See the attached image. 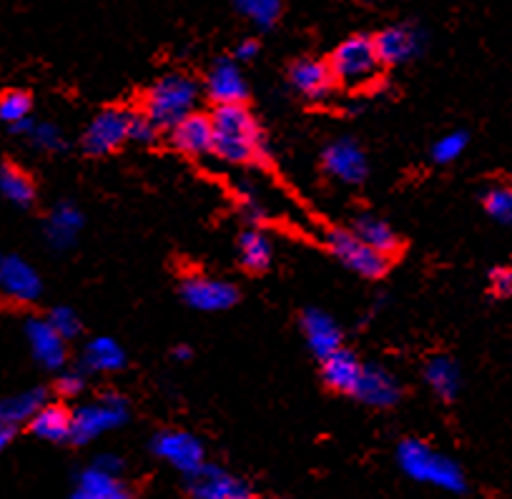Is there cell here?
Here are the masks:
<instances>
[{"label": "cell", "instance_id": "1", "mask_svg": "<svg viewBox=\"0 0 512 499\" xmlns=\"http://www.w3.org/2000/svg\"><path fill=\"white\" fill-rule=\"evenodd\" d=\"M214 128V156L226 163H259L267 158V141L256 123V118L246 111L244 103L216 106L211 113Z\"/></svg>", "mask_w": 512, "mask_h": 499}, {"label": "cell", "instance_id": "2", "mask_svg": "<svg viewBox=\"0 0 512 499\" xmlns=\"http://www.w3.org/2000/svg\"><path fill=\"white\" fill-rule=\"evenodd\" d=\"M397 464L415 482L450 494L467 492V477L460 464L422 439H405L397 447Z\"/></svg>", "mask_w": 512, "mask_h": 499}, {"label": "cell", "instance_id": "3", "mask_svg": "<svg viewBox=\"0 0 512 499\" xmlns=\"http://www.w3.org/2000/svg\"><path fill=\"white\" fill-rule=\"evenodd\" d=\"M201 88L184 73H166L144 96V116L156 128H174L181 118L196 111Z\"/></svg>", "mask_w": 512, "mask_h": 499}, {"label": "cell", "instance_id": "4", "mask_svg": "<svg viewBox=\"0 0 512 499\" xmlns=\"http://www.w3.org/2000/svg\"><path fill=\"white\" fill-rule=\"evenodd\" d=\"M327 66L332 71L334 83H342L347 88H359L377 81L382 61L377 56L374 38L359 33V36L347 38V41H342L334 48Z\"/></svg>", "mask_w": 512, "mask_h": 499}, {"label": "cell", "instance_id": "5", "mask_svg": "<svg viewBox=\"0 0 512 499\" xmlns=\"http://www.w3.org/2000/svg\"><path fill=\"white\" fill-rule=\"evenodd\" d=\"M128 422V402L118 394H106V397L88 402L71 412V439L73 444H91L103 434L121 429Z\"/></svg>", "mask_w": 512, "mask_h": 499}, {"label": "cell", "instance_id": "6", "mask_svg": "<svg viewBox=\"0 0 512 499\" xmlns=\"http://www.w3.org/2000/svg\"><path fill=\"white\" fill-rule=\"evenodd\" d=\"M327 246L349 271L364 276V279H379V276H384L387 266H390L387 256L364 244L352 231L332 229L327 234Z\"/></svg>", "mask_w": 512, "mask_h": 499}, {"label": "cell", "instance_id": "7", "mask_svg": "<svg viewBox=\"0 0 512 499\" xmlns=\"http://www.w3.org/2000/svg\"><path fill=\"white\" fill-rule=\"evenodd\" d=\"M151 452L184 477H189L206 462L204 442L196 434L184 432V429H164V432L156 434L151 439Z\"/></svg>", "mask_w": 512, "mask_h": 499}, {"label": "cell", "instance_id": "8", "mask_svg": "<svg viewBox=\"0 0 512 499\" xmlns=\"http://www.w3.org/2000/svg\"><path fill=\"white\" fill-rule=\"evenodd\" d=\"M425 43V31L415 23H395V26H387L374 36V46H377L382 66H405V63L415 61L425 51Z\"/></svg>", "mask_w": 512, "mask_h": 499}, {"label": "cell", "instance_id": "9", "mask_svg": "<svg viewBox=\"0 0 512 499\" xmlns=\"http://www.w3.org/2000/svg\"><path fill=\"white\" fill-rule=\"evenodd\" d=\"M128 123L131 113L123 108H106L88 123L83 133V151L88 156H106L128 141Z\"/></svg>", "mask_w": 512, "mask_h": 499}, {"label": "cell", "instance_id": "10", "mask_svg": "<svg viewBox=\"0 0 512 499\" xmlns=\"http://www.w3.org/2000/svg\"><path fill=\"white\" fill-rule=\"evenodd\" d=\"M181 296L196 311H226L239 301V289L224 279L191 274L181 281Z\"/></svg>", "mask_w": 512, "mask_h": 499}, {"label": "cell", "instance_id": "11", "mask_svg": "<svg viewBox=\"0 0 512 499\" xmlns=\"http://www.w3.org/2000/svg\"><path fill=\"white\" fill-rule=\"evenodd\" d=\"M184 479L191 497L199 499H239L249 494V487L236 474L211 462H204L196 472H191Z\"/></svg>", "mask_w": 512, "mask_h": 499}, {"label": "cell", "instance_id": "12", "mask_svg": "<svg viewBox=\"0 0 512 499\" xmlns=\"http://www.w3.org/2000/svg\"><path fill=\"white\" fill-rule=\"evenodd\" d=\"M43 284L38 271L18 256H0V296L13 304H33Z\"/></svg>", "mask_w": 512, "mask_h": 499}, {"label": "cell", "instance_id": "13", "mask_svg": "<svg viewBox=\"0 0 512 499\" xmlns=\"http://www.w3.org/2000/svg\"><path fill=\"white\" fill-rule=\"evenodd\" d=\"M322 161L327 174L342 184L357 186L367 179V156L352 138H339V141L329 143Z\"/></svg>", "mask_w": 512, "mask_h": 499}, {"label": "cell", "instance_id": "14", "mask_svg": "<svg viewBox=\"0 0 512 499\" xmlns=\"http://www.w3.org/2000/svg\"><path fill=\"white\" fill-rule=\"evenodd\" d=\"M206 96L216 103V106H229V103H244L249 96V86L241 73L239 63L231 58H219L206 73Z\"/></svg>", "mask_w": 512, "mask_h": 499}, {"label": "cell", "instance_id": "15", "mask_svg": "<svg viewBox=\"0 0 512 499\" xmlns=\"http://www.w3.org/2000/svg\"><path fill=\"white\" fill-rule=\"evenodd\" d=\"M289 83L307 101H327L334 88L332 71H329L327 63L317 61V58L294 61L292 68H289Z\"/></svg>", "mask_w": 512, "mask_h": 499}, {"label": "cell", "instance_id": "16", "mask_svg": "<svg viewBox=\"0 0 512 499\" xmlns=\"http://www.w3.org/2000/svg\"><path fill=\"white\" fill-rule=\"evenodd\" d=\"M352 397H357L359 402H364L367 407H395L402 397V387L384 367H367V364H364Z\"/></svg>", "mask_w": 512, "mask_h": 499}, {"label": "cell", "instance_id": "17", "mask_svg": "<svg viewBox=\"0 0 512 499\" xmlns=\"http://www.w3.org/2000/svg\"><path fill=\"white\" fill-rule=\"evenodd\" d=\"M68 499H134V494H131V487L123 482L121 474H111L91 464L76 477Z\"/></svg>", "mask_w": 512, "mask_h": 499}, {"label": "cell", "instance_id": "18", "mask_svg": "<svg viewBox=\"0 0 512 499\" xmlns=\"http://www.w3.org/2000/svg\"><path fill=\"white\" fill-rule=\"evenodd\" d=\"M169 131L171 143L186 156L199 158L214 151V128H211V118L206 113H189Z\"/></svg>", "mask_w": 512, "mask_h": 499}, {"label": "cell", "instance_id": "19", "mask_svg": "<svg viewBox=\"0 0 512 499\" xmlns=\"http://www.w3.org/2000/svg\"><path fill=\"white\" fill-rule=\"evenodd\" d=\"M28 347H31L33 359L46 369H61L66 364V339L48 324V319H31L26 324Z\"/></svg>", "mask_w": 512, "mask_h": 499}, {"label": "cell", "instance_id": "20", "mask_svg": "<svg viewBox=\"0 0 512 499\" xmlns=\"http://www.w3.org/2000/svg\"><path fill=\"white\" fill-rule=\"evenodd\" d=\"M302 331H304V339H307V347L312 349L314 357L324 359L342 347V329H339L337 321H334L329 314H324V311L319 309L304 311Z\"/></svg>", "mask_w": 512, "mask_h": 499}, {"label": "cell", "instance_id": "21", "mask_svg": "<svg viewBox=\"0 0 512 499\" xmlns=\"http://www.w3.org/2000/svg\"><path fill=\"white\" fill-rule=\"evenodd\" d=\"M364 364L359 362L357 354L349 352V349L339 347L337 352H332L329 357L322 359V377L327 382L329 389L339 394H349L352 397L354 389H357L359 374H362Z\"/></svg>", "mask_w": 512, "mask_h": 499}, {"label": "cell", "instance_id": "22", "mask_svg": "<svg viewBox=\"0 0 512 499\" xmlns=\"http://www.w3.org/2000/svg\"><path fill=\"white\" fill-rule=\"evenodd\" d=\"M33 437L43 439V442L61 444L71 439V412L61 404L46 402L28 422Z\"/></svg>", "mask_w": 512, "mask_h": 499}, {"label": "cell", "instance_id": "23", "mask_svg": "<svg viewBox=\"0 0 512 499\" xmlns=\"http://www.w3.org/2000/svg\"><path fill=\"white\" fill-rule=\"evenodd\" d=\"M83 216L81 211L73 204H58L53 206V211L46 219V239L53 249H71L76 244L78 234H81Z\"/></svg>", "mask_w": 512, "mask_h": 499}, {"label": "cell", "instance_id": "24", "mask_svg": "<svg viewBox=\"0 0 512 499\" xmlns=\"http://www.w3.org/2000/svg\"><path fill=\"white\" fill-rule=\"evenodd\" d=\"M352 234L357 236V239H362L367 246H372L374 251L387 256V259L400 251V239H397L395 229H392L387 221L377 219V216L372 214L357 216L352 226Z\"/></svg>", "mask_w": 512, "mask_h": 499}, {"label": "cell", "instance_id": "25", "mask_svg": "<svg viewBox=\"0 0 512 499\" xmlns=\"http://www.w3.org/2000/svg\"><path fill=\"white\" fill-rule=\"evenodd\" d=\"M126 367V352L108 337H96L83 349V369L96 374H111Z\"/></svg>", "mask_w": 512, "mask_h": 499}, {"label": "cell", "instance_id": "26", "mask_svg": "<svg viewBox=\"0 0 512 499\" xmlns=\"http://www.w3.org/2000/svg\"><path fill=\"white\" fill-rule=\"evenodd\" d=\"M46 402V389H26V392L6 397L0 402V422L18 429L21 424L31 422L33 414H36Z\"/></svg>", "mask_w": 512, "mask_h": 499}, {"label": "cell", "instance_id": "27", "mask_svg": "<svg viewBox=\"0 0 512 499\" xmlns=\"http://www.w3.org/2000/svg\"><path fill=\"white\" fill-rule=\"evenodd\" d=\"M425 382L440 399L450 402L460 392V367L450 357H435L425 367Z\"/></svg>", "mask_w": 512, "mask_h": 499}, {"label": "cell", "instance_id": "28", "mask_svg": "<svg viewBox=\"0 0 512 499\" xmlns=\"http://www.w3.org/2000/svg\"><path fill=\"white\" fill-rule=\"evenodd\" d=\"M0 194L13 206L26 209L36 201V186L23 169H18L13 163H0Z\"/></svg>", "mask_w": 512, "mask_h": 499}, {"label": "cell", "instance_id": "29", "mask_svg": "<svg viewBox=\"0 0 512 499\" xmlns=\"http://www.w3.org/2000/svg\"><path fill=\"white\" fill-rule=\"evenodd\" d=\"M274 256V246L272 241L267 239V234L262 231H244L239 239V259L241 264L246 266L249 271L259 274V271H267L269 264H272Z\"/></svg>", "mask_w": 512, "mask_h": 499}, {"label": "cell", "instance_id": "30", "mask_svg": "<svg viewBox=\"0 0 512 499\" xmlns=\"http://www.w3.org/2000/svg\"><path fill=\"white\" fill-rule=\"evenodd\" d=\"M236 11L249 18L256 28L269 31L282 16V0H234Z\"/></svg>", "mask_w": 512, "mask_h": 499}, {"label": "cell", "instance_id": "31", "mask_svg": "<svg viewBox=\"0 0 512 499\" xmlns=\"http://www.w3.org/2000/svg\"><path fill=\"white\" fill-rule=\"evenodd\" d=\"M33 101L26 91H6L0 96V121L8 123L11 131L31 121Z\"/></svg>", "mask_w": 512, "mask_h": 499}, {"label": "cell", "instance_id": "32", "mask_svg": "<svg viewBox=\"0 0 512 499\" xmlns=\"http://www.w3.org/2000/svg\"><path fill=\"white\" fill-rule=\"evenodd\" d=\"M485 211L497 224H510L512 221V191L507 184H497L487 189Z\"/></svg>", "mask_w": 512, "mask_h": 499}, {"label": "cell", "instance_id": "33", "mask_svg": "<svg viewBox=\"0 0 512 499\" xmlns=\"http://www.w3.org/2000/svg\"><path fill=\"white\" fill-rule=\"evenodd\" d=\"M465 148H467L465 131L445 133V136L432 146V158H435V163H442V166H445V163H455L457 158L465 153Z\"/></svg>", "mask_w": 512, "mask_h": 499}, {"label": "cell", "instance_id": "34", "mask_svg": "<svg viewBox=\"0 0 512 499\" xmlns=\"http://www.w3.org/2000/svg\"><path fill=\"white\" fill-rule=\"evenodd\" d=\"M23 136H28V141L36 148H41V151L56 153L63 148V136L53 123H31Z\"/></svg>", "mask_w": 512, "mask_h": 499}, {"label": "cell", "instance_id": "35", "mask_svg": "<svg viewBox=\"0 0 512 499\" xmlns=\"http://www.w3.org/2000/svg\"><path fill=\"white\" fill-rule=\"evenodd\" d=\"M48 324H51L66 342L81 334V319H78L76 311L68 309V306H56V309L48 314Z\"/></svg>", "mask_w": 512, "mask_h": 499}, {"label": "cell", "instance_id": "36", "mask_svg": "<svg viewBox=\"0 0 512 499\" xmlns=\"http://www.w3.org/2000/svg\"><path fill=\"white\" fill-rule=\"evenodd\" d=\"M159 136V128L144 116V113H131V123H128V138L136 143H154Z\"/></svg>", "mask_w": 512, "mask_h": 499}, {"label": "cell", "instance_id": "37", "mask_svg": "<svg viewBox=\"0 0 512 499\" xmlns=\"http://www.w3.org/2000/svg\"><path fill=\"white\" fill-rule=\"evenodd\" d=\"M490 286H492V294L497 296H510L512 291V274L507 266H495V269L490 271Z\"/></svg>", "mask_w": 512, "mask_h": 499}, {"label": "cell", "instance_id": "38", "mask_svg": "<svg viewBox=\"0 0 512 499\" xmlns=\"http://www.w3.org/2000/svg\"><path fill=\"white\" fill-rule=\"evenodd\" d=\"M83 387H86V379L78 372L61 374V379H58V392H61L63 397H76V394L83 392Z\"/></svg>", "mask_w": 512, "mask_h": 499}, {"label": "cell", "instance_id": "39", "mask_svg": "<svg viewBox=\"0 0 512 499\" xmlns=\"http://www.w3.org/2000/svg\"><path fill=\"white\" fill-rule=\"evenodd\" d=\"M256 53H259V41L254 38H246L239 46L234 48V61H254Z\"/></svg>", "mask_w": 512, "mask_h": 499}, {"label": "cell", "instance_id": "40", "mask_svg": "<svg viewBox=\"0 0 512 499\" xmlns=\"http://www.w3.org/2000/svg\"><path fill=\"white\" fill-rule=\"evenodd\" d=\"M93 464L111 474H123V459L118 454H101V457L93 459Z\"/></svg>", "mask_w": 512, "mask_h": 499}, {"label": "cell", "instance_id": "41", "mask_svg": "<svg viewBox=\"0 0 512 499\" xmlns=\"http://www.w3.org/2000/svg\"><path fill=\"white\" fill-rule=\"evenodd\" d=\"M13 437H16V429H13V427H8V424H3V422H0V454L6 452V449H8V444L13 442Z\"/></svg>", "mask_w": 512, "mask_h": 499}, {"label": "cell", "instance_id": "42", "mask_svg": "<svg viewBox=\"0 0 512 499\" xmlns=\"http://www.w3.org/2000/svg\"><path fill=\"white\" fill-rule=\"evenodd\" d=\"M174 357L181 359V362H186V359L191 357V349H189V347H179V349H176V352H174Z\"/></svg>", "mask_w": 512, "mask_h": 499}, {"label": "cell", "instance_id": "43", "mask_svg": "<svg viewBox=\"0 0 512 499\" xmlns=\"http://www.w3.org/2000/svg\"><path fill=\"white\" fill-rule=\"evenodd\" d=\"M239 499H256V497H254V494L249 492V494H244V497H239Z\"/></svg>", "mask_w": 512, "mask_h": 499}, {"label": "cell", "instance_id": "44", "mask_svg": "<svg viewBox=\"0 0 512 499\" xmlns=\"http://www.w3.org/2000/svg\"><path fill=\"white\" fill-rule=\"evenodd\" d=\"M369 3H387V0H369Z\"/></svg>", "mask_w": 512, "mask_h": 499}, {"label": "cell", "instance_id": "45", "mask_svg": "<svg viewBox=\"0 0 512 499\" xmlns=\"http://www.w3.org/2000/svg\"><path fill=\"white\" fill-rule=\"evenodd\" d=\"M186 499H199V497H191V494H189V497H186Z\"/></svg>", "mask_w": 512, "mask_h": 499}]
</instances>
